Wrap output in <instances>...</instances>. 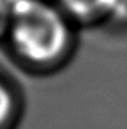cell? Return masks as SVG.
<instances>
[{"instance_id":"3957f363","label":"cell","mask_w":127,"mask_h":129,"mask_svg":"<svg viewBox=\"0 0 127 129\" xmlns=\"http://www.w3.org/2000/svg\"><path fill=\"white\" fill-rule=\"evenodd\" d=\"M10 111H12V95L8 88L0 82V127L10 116Z\"/></svg>"},{"instance_id":"5b68a950","label":"cell","mask_w":127,"mask_h":129,"mask_svg":"<svg viewBox=\"0 0 127 129\" xmlns=\"http://www.w3.org/2000/svg\"><path fill=\"white\" fill-rule=\"evenodd\" d=\"M21 2H23V0H0V7L13 13V10H15Z\"/></svg>"},{"instance_id":"277c9868","label":"cell","mask_w":127,"mask_h":129,"mask_svg":"<svg viewBox=\"0 0 127 129\" xmlns=\"http://www.w3.org/2000/svg\"><path fill=\"white\" fill-rule=\"evenodd\" d=\"M10 23H12V12L0 7V36L10 28Z\"/></svg>"},{"instance_id":"6da1fadb","label":"cell","mask_w":127,"mask_h":129,"mask_svg":"<svg viewBox=\"0 0 127 129\" xmlns=\"http://www.w3.org/2000/svg\"><path fill=\"white\" fill-rule=\"evenodd\" d=\"M12 41L31 62H49L65 49L69 28L64 16L42 0H23L12 13Z\"/></svg>"},{"instance_id":"7a4b0ae2","label":"cell","mask_w":127,"mask_h":129,"mask_svg":"<svg viewBox=\"0 0 127 129\" xmlns=\"http://www.w3.org/2000/svg\"><path fill=\"white\" fill-rule=\"evenodd\" d=\"M125 2L127 0H60L64 8L80 20L117 15L125 8Z\"/></svg>"}]
</instances>
